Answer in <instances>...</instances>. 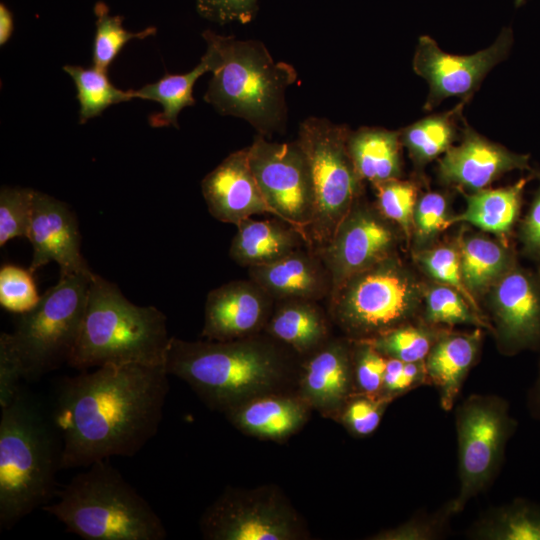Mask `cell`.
I'll use <instances>...</instances> for the list:
<instances>
[{
  "label": "cell",
  "instance_id": "6da1fadb",
  "mask_svg": "<svg viewBox=\"0 0 540 540\" xmlns=\"http://www.w3.org/2000/svg\"><path fill=\"white\" fill-rule=\"evenodd\" d=\"M165 365L107 364L59 383L51 418L62 469L132 457L158 432L169 391Z\"/></svg>",
  "mask_w": 540,
  "mask_h": 540
},
{
  "label": "cell",
  "instance_id": "7a4b0ae2",
  "mask_svg": "<svg viewBox=\"0 0 540 540\" xmlns=\"http://www.w3.org/2000/svg\"><path fill=\"white\" fill-rule=\"evenodd\" d=\"M301 357L265 332L227 341L171 337L165 368L221 413L271 392L296 391Z\"/></svg>",
  "mask_w": 540,
  "mask_h": 540
},
{
  "label": "cell",
  "instance_id": "3957f363",
  "mask_svg": "<svg viewBox=\"0 0 540 540\" xmlns=\"http://www.w3.org/2000/svg\"><path fill=\"white\" fill-rule=\"evenodd\" d=\"M62 442L41 404L23 387L0 419V528L11 529L50 503Z\"/></svg>",
  "mask_w": 540,
  "mask_h": 540
},
{
  "label": "cell",
  "instance_id": "277c9868",
  "mask_svg": "<svg viewBox=\"0 0 540 540\" xmlns=\"http://www.w3.org/2000/svg\"><path fill=\"white\" fill-rule=\"evenodd\" d=\"M219 61L204 100L222 115L246 120L259 135L271 137L286 127L285 93L296 82L295 68L273 59L264 44L206 30Z\"/></svg>",
  "mask_w": 540,
  "mask_h": 540
},
{
  "label": "cell",
  "instance_id": "5b68a950",
  "mask_svg": "<svg viewBox=\"0 0 540 540\" xmlns=\"http://www.w3.org/2000/svg\"><path fill=\"white\" fill-rule=\"evenodd\" d=\"M170 338L163 312L133 304L115 284L94 274L67 363L80 371L107 364L165 365Z\"/></svg>",
  "mask_w": 540,
  "mask_h": 540
},
{
  "label": "cell",
  "instance_id": "8992f818",
  "mask_svg": "<svg viewBox=\"0 0 540 540\" xmlns=\"http://www.w3.org/2000/svg\"><path fill=\"white\" fill-rule=\"evenodd\" d=\"M74 476L42 509L86 540H164L165 526L109 459Z\"/></svg>",
  "mask_w": 540,
  "mask_h": 540
},
{
  "label": "cell",
  "instance_id": "52a82bcc",
  "mask_svg": "<svg viewBox=\"0 0 540 540\" xmlns=\"http://www.w3.org/2000/svg\"><path fill=\"white\" fill-rule=\"evenodd\" d=\"M326 301L333 325L344 336L362 340L409 323L418 309L420 291L393 255L350 277Z\"/></svg>",
  "mask_w": 540,
  "mask_h": 540
},
{
  "label": "cell",
  "instance_id": "ba28073f",
  "mask_svg": "<svg viewBox=\"0 0 540 540\" xmlns=\"http://www.w3.org/2000/svg\"><path fill=\"white\" fill-rule=\"evenodd\" d=\"M350 129L328 119L308 117L300 123L297 142L307 158L314 194V210L307 243L318 249L332 238L337 226L361 196L363 180L347 149Z\"/></svg>",
  "mask_w": 540,
  "mask_h": 540
},
{
  "label": "cell",
  "instance_id": "9c48e42d",
  "mask_svg": "<svg viewBox=\"0 0 540 540\" xmlns=\"http://www.w3.org/2000/svg\"><path fill=\"white\" fill-rule=\"evenodd\" d=\"M94 273L60 275L57 284L38 304L21 314L11 333L25 370V380L35 381L67 362L81 327Z\"/></svg>",
  "mask_w": 540,
  "mask_h": 540
},
{
  "label": "cell",
  "instance_id": "30bf717a",
  "mask_svg": "<svg viewBox=\"0 0 540 540\" xmlns=\"http://www.w3.org/2000/svg\"><path fill=\"white\" fill-rule=\"evenodd\" d=\"M206 540H308L301 513L274 484L227 487L199 520Z\"/></svg>",
  "mask_w": 540,
  "mask_h": 540
},
{
  "label": "cell",
  "instance_id": "8fae6325",
  "mask_svg": "<svg viewBox=\"0 0 540 540\" xmlns=\"http://www.w3.org/2000/svg\"><path fill=\"white\" fill-rule=\"evenodd\" d=\"M507 402L495 395H471L456 408L459 492L449 502L453 514L483 491L501 465L516 428Z\"/></svg>",
  "mask_w": 540,
  "mask_h": 540
},
{
  "label": "cell",
  "instance_id": "7c38bea8",
  "mask_svg": "<svg viewBox=\"0 0 540 540\" xmlns=\"http://www.w3.org/2000/svg\"><path fill=\"white\" fill-rule=\"evenodd\" d=\"M248 160L266 202L307 242L314 194L309 164L297 140L277 143L258 134L248 146Z\"/></svg>",
  "mask_w": 540,
  "mask_h": 540
},
{
  "label": "cell",
  "instance_id": "4fadbf2b",
  "mask_svg": "<svg viewBox=\"0 0 540 540\" xmlns=\"http://www.w3.org/2000/svg\"><path fill=\"white\" fill-rule=\"evenodd\" d=\"M397 238L393 223L359 197L328 243L315 249L330 272L332 291L353 275L393 256Z\"/></svg>",
  "mask_w": 540,
  "mask_h": 540
},
{
  "label": "cell",
  "instance_id": "5bb4252c",
  "mask_svg": "<svg viewBox=\"0 0 540 540\" xmlns=\"http://www.w3.org/2000/svg\"><path fill=\"white\" fill-rule=\"evenodd\" d=\"M512 43V30L503 28L488 48L472 55H452L441 50L431 37L420 36L413 70L429 84L424 109L432 110L454 96L469 101L488 72L507 57Z\"/></svg>",
  "mask_w": 540,
  "mask_h": 540
},
{
  "label": "cell",
  "instance_id": "9a60e30c",
  "mask_svg": "<svg viewBox=\"0 0 540 540\" xmlns=\"http://www.w3.org/2000/svg\"><path fill=\"white\" fill-rule=\"evenodd\" d=\"M274 305L275 299L250 278L230 281L208 293L201 336L227 341L262 333Z\"/></svg>",
  "mask_w": 540,
  "mask_h": 540
},
{
  "label": "cell",
  "instance_id": "2e32d148",
  "mask_svg": "<svg viewBox=\"0 0 540 540\" xmlns=\"http://www.w3.org/2000/svg\"><path fill=\"white\" fill-rule=\"evenodd\" d=\"M296 392L322 417L335 420L347 399L355 393L352 341L331 337L301 359Z\"/></svg>",
  "mask_w": 540,
  "mask_h": 540
},
{
  "label": "cell",
  "instance_id": "e0dca14e",
  "mask_svg": "<svg viewBox=\"0 0 540 540\" xmlns=\"http://www.w3.org/2000/svg\"><path fill=\"white\" fill-rule=\"evenodd\" d=\"M491 307L499 343L514 353L540 343V283L530 273L510 268L495 283Z\"/></svg>",
  "mask_w": 540,
  "mask_h": 540
},
{
  "label": "cell",
  "instance_id": "ac0fdd59",
  "mask_svg": "<svg viewBox=\"0 0 540 540\" xmlns=\"http://www.w3.org/2000/svg\"><path fill=\"white\" fill-rule=\"evenodd\" d=\"M27 239L32 273L49 262L59 265L60 275L91 271L81 255L76 217L64 202L36 191Z\"/></svg>",
  "mask_w": 540,
  "mask_h": 540
},
{
  "label": "cell",
  "instance_id": "d6986e66",
  "mask_svg": "<svg viewBox=\"0 0 540 540\" xmlns=\"http://www.w3.org/2000/svg\"><path fill=\"white\" fill-rule=\"evenodd\" d=\"M210 214L220 222L234 224L267 213L278 218L266 202L248 160V147L228 155L201 182Z\"/></svg>",
  "mask_w": 540,
  "mask_h": 540
},
{
  "label": "cell",
  "instance_id": "ffe728a7",
  "mask_svg": "<svg viewBox=\"0 0 540 540\" xmlns=\"http://www.w3.org/2000/svg\"><path fill=\"white\" fill-rule=\"evenodd\" d=\"M515 169H529V156L491 142L465 123L461 142L439 160L438 174L446 184L475 192Z\"/></svg>",
  "mask_w": 540,
  "mask_h": 540
},
{
  "label": "cell",
  "instance_id": "44dd1931",
  "mask_svg": "<svg viewBox=\"0 0 540 540\" xmlns=\"http://www.w3.org/2000/svg\"><path fill=\"white\" fill-rule=\"evenodd\" d=\"M248 276L276 300L320 302L330 296L333 283L319 253L304 245L270 264L248 268Z\"/></svg>",
  "mask_w": 540,
  "mask_h": 540
},
{
  "label": "cell",
  "instance_id": "7402d4cb",
  "mask_svg": "<svg viewBox=\"0 0 540 540\" xmlns=\"http://www.w3.org/2000/svg\"><path fill=\"white\" fill-rule=\"evenodd\" d=\"M313 409L296 392H271L250 398L223 413L241 433L285 442L309 421Z\"/></svg>",
  "mask_w": 540,
  "mask_h": 540
},
{
  "label": "cell",
  "instance_id": "603a6c76",
  "mask_svg": "<svg viewBox=\"0 0 540 540\" xmlns=\"http://www.w3.org/2000/svg\"><path fill=\"white\" fill-rule=\"evenodd\" d=\"M333 326L319 302L283 299L275 301L264 332L303 358L333 337Z\"/></svg>",
  "mask_w": 540,
  "mask_h": 540
},
{
  "label": "cell",
  "instance_id": "cb8c5ba5",
  "mask_svg": "<svg viewBox=\"0 0 540 540\" xmlns=\"http://www.w3.org/2000/svg\"><path fill=\"white\" fill-rule=\"evenodd\" d=\"M481 345L479 329L471 333L443 331L425 359L429 384L438 391L441 407L450 411Z\"/></svg>",
  "mask_w": 540,
  "mask_h": 540
},
{
  "label": "cell",
  "instance_id": "d4e9b609",
  "mask_svg": "<svg viewBox=\"0 0 540 540\" xmlns=\"http://www.w3.org/2000/svg\"><path fill=\"white\" fill-rule=\"evenodd\" d=\"M229 256L238 265L255 267L270 264L308 245L301 232L279 218L239 222Z\"/></svg>",
  "mask_w": 540,
  "mask_h": 540
},
{
  "label": "cell",
  "instance_id": "484cf974",
  "mask_svg": "<svg viewBox=\"0 0 540 540\" xmlns=\"http://www.w3.org/2000/svg\"><path fill=\"white\" fill-rule=\"evenodd\" d=\"M400 131L380 127H361L347 137V149L355 170L371 184L401 175Z\"/></svg>",
  "mask_w": 540,
  "mask_h": 540
},
{
  "label": "cell",
  "instance_id": "4316f807",
  "mask_svg": "<svg viewBox=\"0 0 540 540\" xmlns=\"http://www.w3.org/2000/svg\"><path fill=\"white\" fill-rule=\"evenodd\" d=\"M207 43L206 52L200 62L191 71L184 74H166L154 83L146 84L133 90V97L151 100L161 104L162 111L149 117L153 127L173 126L179 128L177 117L187 106L195 104L193 86L206 72H212L219 61L218 51L214 44Z\"/></svg>",
  "mask_w": 540,
  "mask_h": 540
},
{
  "label": "cell",
  "instance_id": "83f0119b",
  "mask_svg": "<svg viewBox=\"0 0 540 540\" xmlns=\"http://www.w3.org/2000/svg\"><path fill=\"white\" fill-rule=\"evenodd\" d=\"M530 178H521L515 184L482 189L467 196L465 210L451 217L450 224L468 222L482 230L498 235L507 233L520 212L522 194Z\"/></svg>",
  "mask_w": 540,
  "mask_h": 540
},
{
  "label": "cell",
  "instance_id": "f1b7e54d",
  "mask_svg": "<svg viewBox=\"0 0 540 540\" xmlns=\"http://www.w3.org/2000/svg\"><path fill=\"white\" fill-rule=\"evenodd\" d=\"M466 102L462 100L453 109L425 117L400 131L402 145L415 163L422 166L452 146Z\"/></svg>",
  "mask_w": 540,
  "mask_h": 540
},
{
  "label": "cell",
  "instance_id": "f546056e",
  "mask_svg": "<svg viewBox=\"0 0 540 540\" xmlns=\"http://www.w3.org/2000/svg\"><path fill=\"white\" fill-rule=\"evenodd\" d=\"M469 536L480 540H540V504L516 499L494 508L472 526Z\"/></svg>",
  "mask_w": 540,
  "mask_h": 540
},
{
  "label": "cell",
  "instance_id": "4dcf8cb0",
  "mask_svg": "<svg viewBox=\"0 0 540 540\" xmlns=\"http://www.w3.org/2000/svg\"><path fill=\"white\" fill-rule=\"evenodd\" d=\"M458 252L463 281L472 295L494 285L511 268L507 250L482 236L463 238Z\"/></svg>",
  "mask_w": 540,
  "mask_h": 540
},
{
  "label": "cell",
  "instance_id": "1f68e13d",
  "mask_svg": "<svg viewBox=\"0 0 540 540\" xmlns=\"http://www.w3.org/2000/svg\"><path fill=\"white\" fill-rule=\"evenodd\" d=\"M63 70L75 83L80 104L79 121L81 124L100 115L113 104L134 99L133 90H121L115 87L105 70L94 66L84 68L78 65H66Z\"/></svg>",
  "mask_w": 540,
  "mask_h": 540
},
{
  "label": "cell",
  "instance_id": "d6a6232c",
  "mask_svg": "<svg viewBox=\"0 0 540 540\" xmlns=\"http://www.w3.org/2000/svg\"><path fill=\"white\" fill-rule=\"evenodd\" d=\"M443 331L410 322L368 340L386 358L404 362H425Z\"/></svg>",
  "mask_w": 540,
  "mask_h": 540
},
{
  "label": "cell",
  "instance_id": "836d02e7",
  "mask_svg": "<svg viewBox=\"0 0 540 540\" xmlns=\"http://www.w3.org/2000/svg\"><path fill=\"white\" fill-rule=\"evenodd\" d=\"M96 31L93 40V66L108 71L109 66L132 39H143L156 33L155 27H148L141 32H129L122 25V17L109 13L103 2L94 7Z\"/></svg>",
  "mask_w": 540,
  "mask_h": 540
},
{
  "label": "cell",
  "instance_id": "e575fe53",
  "mask_svg": "<svg viewBox=\"0 0 540 540\" xmlns=\"http://www.w3.org/2000/svg\"><path fill=\"white\" fill-rule=\"evenodd\" d=\"M425 320L430 325L469 324L489 327L458 291L443 284L427 292Z\"/></svg>",
  "mask_w": 540,
  "mask_h": 540
},
{
  "label": "cell",
  "instance_id": "d590c367",
  "mask_svg": "<svg viewBox=\"0 0 540 540\" xmlns=\"http://www.w3.org/2000/svg\"><path fill=\"white\" fill-rule=\"evenodd\" d=\"M372 185L376 191V207L379 212L409 235L413 227L417 203L415 184L396 178Z\"/></svg>",
  "mask_w": 540,
  "mask_h": 540
},
{
  "label": "cell",
  "instance_id": "8d00e7d4",
  "mask_svg": "<svg viewBox=\"0 0 540 540\" xmlns=\"http://www.w3.org/2000/svg\"><path fill=\"white\" fill-rule=\"evenodd\" d=\"M36 190L4 186L0 191V246L9 240L27 238Z\"/></svg>",
  "mask_w": 540,
  "mask_h": 540
},
{
  "label": "cell",
  "instance_id": "74e56055",
  "mask_svg": "<svg viewBox=\"0 0 540 540\" xmlns=\"http://www.w3.org/2000/svg\"><path fill=\"white\" fill-rule=\"evenodd\" d=\"M390 403L381 396L354 393L344 403L334 421L352 436L364 438L377 430Z\"/></svg>",
  "mask_w": 540,
  "mask_h": 540
},
{
  "label": "cell",
  "instance_id": "f35d334b",
  "mask_svg": "<svg viewBox=\"0 0 540 540\" xmlns=\"http://www.w3.org/2000/svg\"><path fill=\"white\" fill-rule=\"evenodd\" d=\"M32 272L15 265H3L0 269V304L9 312L24 314L39 302Z\"/></svg>",
  "mask_w": 540,
  "mask_h": 540
},
{
  "label": "cell",
  "instance_id": "ab89813d",
  "mask_svg": "<svg viewBox=\"0 0 540 540\" xmlns=\"http://www.w3.org/2000/svg\"><path fill=\"white\" fill-rule=\"evenodd\" d=\"M351 341L355 393L381 396L387 358L368 340Z\"/></svg>",
  "mask_w": 540,
  "mask_h": 540
},
{
  "label": "cell",
  "instance_id": "60d3db41",
  "mask_svg": "<svg viewBox=\"0 0 540 540\" xmlns=\"http://www.w3.org/2000/svg\"><path fill=\"white\" fill-rule=\"evenodd\" d=\"M420 262L431 277L458 291L479 312L474 296L464 284L458 250L447 246L437 247L423 252Z\"/></svg>",
  "mask_w": 540,
  "mask_h": 540
},
{
  "label": "cell",
  "instance_id": "b9f144b4",
  "mask_svg": "<svg viewBox=\"0 0 540 540\" xmlns=\"http://www.w3.org/2000/svg\"><path fill=\"white\" fill-rule=\"evenodd\" d=\"M453 515L448 503L432 515L416 516L392 528L381 530L367 539L370 540H434L440 538L447 529Z\"/></svg>",
  "mask_w": 540,
  "mask_h": 540
},
{
  "label": "cell",
  "instance_id": "7bdbcfd3",
  "mask_svg": "<svg viewBox=\"0 0 540 540\" xmlns=\"http://www.w3.org/2000/svg\"><path fill=\"white\" fill-rule=\"evenodd\" d=\"M425 384H429L425 362H404L387 358L381 397L392 402Z\"/></svg>",
  "mask_w": 540,
  "mask_h": 540
},
{
  "label": "cell",
  "instance_id": "ee69618b",
  "mask_svg": "<svg viewBox=\"0 0 540 540\" xmlns=\"http://www.w3.org/2000/svg\"><path fill=\"white\" fill-rule=\"evenodd\" d=\"M25 370L11 334L0 335V407L8 406L21 390Z\"/></svg>",
  "mask_w": 540,
  "mask_h": 540
},
{
  "label": "cell",
  "instance_id": "f6af8a7d",
  "mask_svg": "<svg viewBox=\"0 0 540 540\" xmlns=\"http://www.w3.org/2000/svg\"><path fill=\"white\" fill-rule=\"evenodd\" d=\"M448 202L444 195L438 192H428L417 200L413 224L418 234L429 238L450 225Z\"/></svg>",
  "mask_w": 540,
  "mask_h": 540
},
{
  "label": "cell",
  "instance_id": "bcb514c9",
  "mask_svg": "<svg viewBox=\"0 0 540 540\" xmlns=\"http://www.w3.org/2000/svg\"><path fill=\"white\" fill-rule=\"evenodd\" d=\"M196 9L205 19L227 24H247L258 10V0H196Z\"/></svg>",
  "mask_w": 540,
  "mask_h": 540
},
{
  "label": "cell",
  "instance_id": "7dc6e473",
  "mask_svg": "<svg viewBox=\"0 0 540 540\" xmlns=\"http://www.w3.org/2000/svg\"><path fill=\"white\" fill-rule=\"evenodd\" d=\"M521 240L530 255L540 257V183L522 223Z\"/></svg>",
  "mask_w": 540,
  "mask_h": 540
},
{
  "label": "cell",
  "instance_id": "c3c4849f",
  "mask_svg": "<svg viewBox=\"0 0 540 540\" xmlns=\"http://www.w3.org/2000/svg\"><path fill=\"white\" fill-rule=\"evenodd\" d=\"M14 29L13 14L4 4H0V45L3 46L10 39Z\"/></svg>",
  "mask_w": 540,
  "mask_h": 540
},
{
  "label": "cell",
  "instance_id": "681fc988",
  "mask_svg": "<svg viewBox=\"0 0 540 540\" xmlns=\"http://www.w3.org/2000/svg\"><path fill=\"white\" fill-rule=\"evenodd\" d=\"M533 394L536 410L540 414V373Z\"/></svg>",
  "mask_w": 540,
  "mask_h": 540
},
{
  "label": "cell",
  "instance_id": "f907efd6",
  "mask_svg": "<svg viewBox=\"0 0 540 540\" xmlns=\"http://www.w3.org/2000/svg\"><path fill=\"white\" fill-rule=\"evenodd\" d=\"M524 2H525V0H515L514 4H515L516 7H520L521 5H523Z\"/></svg>",
  "mask_w": 540,
  "mask_h": 540
}]
</instances>
